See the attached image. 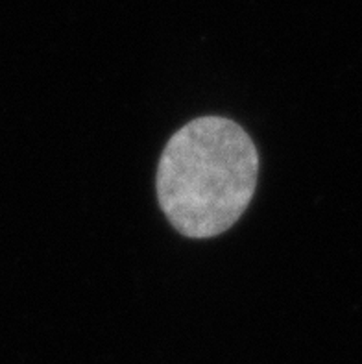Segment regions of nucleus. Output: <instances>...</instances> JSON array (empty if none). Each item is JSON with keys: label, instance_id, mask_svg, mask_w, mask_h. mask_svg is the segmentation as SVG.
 Returning a JSON list of instances; mask_svg holds the SVG:
<instances>
[{"label": "nucleus", "instance_id": "obj_1", "mask_svg": "<svg viewBox=\"0 0 362 364\" xmlns=\"http://www.w3.org/2000/svg\"><path fill=\"white\" fill-rule=\"evenodd\" d=\"M259 156L225 117H200L169 139L157 166V198L185 237L209 239L243 217L255 193Z\"/></svg>", "mask_w": 362, "mask_h": 364}]
</instances>
